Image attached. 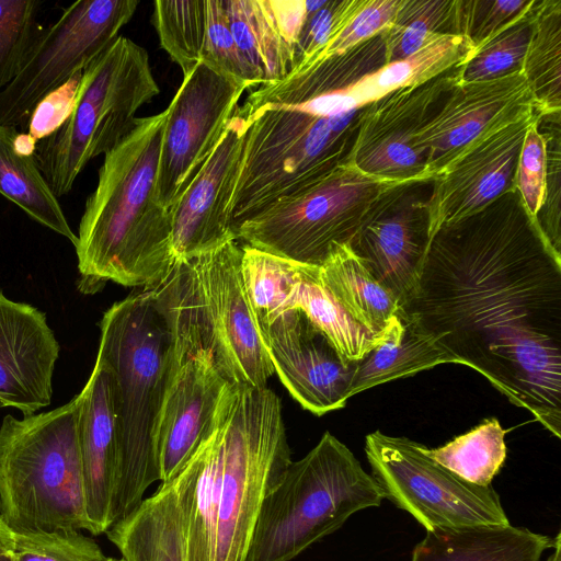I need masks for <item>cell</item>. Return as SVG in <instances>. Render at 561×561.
<instances>
[{
  "label": "cell",
  "mask_w": 561,
  "mask_h": 561,
  "mask_svg": "<svg viewBox=\"0 0 561 561\" xmlns=\"http://www.w3.org/2000/svg\"><path fill=\"white\" fill-rule=\"evenodd\" d=\"M402 310L561 437V254L515 188L434 233Z\"/></svg>",
  "instance_id": "6da1fadb"
},
{
  "label": "cell",
  "mask_w": 561,
  "mask_h": 561,
  "mask_svg": "<svg viewBox=\"0 0 561 561\" xmlns=\"http://www.w3.org/2000/svg\"><path fill=\"white\" fill-rule=\"evenodd\" d=\"M167 108L139 117L107 153L87 198L75 244L78 289L93 294L111 280L150 288L171 270V216L157 197Z\"/></svg>",
  "instance_id": "7a4b0ae2"
},
{
  "label": "cell",
  "mask_w": 561,
  "mask_h": 561,
  "mask_svg": "<svg viewBox=\"0 0 561 561\" xmlns=\"http://www.w3.org/2000/svg\"><path fill=\"white\" fill-rule=\"evenodd\" d=\"M98 356L110 367L117 415V467L111 526L160 481L154 431L162 404L169 332L149 288L114 302L100 321Z\"/></svg>",
  "instance_id": "3957f363"
},
{
  "label": "cell",
  "mask_w": 561,
  "mask_h": 561,
  "mask_svg": "<svg viewBox=\"0 0 561 561\" xmlns=\"http://www.w3.org/2000/svg\"><path fill=\"white\" fill-rule=\"evenodd\" d=\"M79 396L0 425V517L13 533L87 530Z\"/></svg>",
  "instance_id": "277c9868"
},
{
  "label": "cell",
  "mask_w": 561,
  "mask_h": 561,
  "mask_svg": "<svg viewBox=\"0 0 561 561\" xmlns=\"http://www.w3.org/2000/svg\"><path fill=\"white\" fill-rule=\"evenodd\" d=\"M217 434L214 561H245L261 506L291 462L279 398L267 387L229 383Z\"/></svg>",
  "instance_id": "5b68a950"
},
{
  "label": "cell",
  "mask_w": 561,
  "mask_h": 561,
  "mask_svg": "<svg viewBox=\"0 0 561 561\" xmlns=\"http://www.w3.org/2000/svg\"><path fill=\"white\" fill-rule=\"evenodd\" d=\"M383 499L354 454L325 432L304 458L289 463L265 497L245 561H290Z\"/></svg>",
  "instance_id": "8992f818"
},
{
  "label": "cell",
  "mask_w": 561,
  "mask_h": 561,
  "mask_svg": "<svg viewBox=\"0 0 561 561\" xmlns=\"http://www.w3.org/2000/svg\"><path fill=\"white\" fill-rule=\"evenodd\" d=\"M159 92L147 50L125 36L83 70L68 114L34 146L38 168L57 198L70 193L92 159L133 129L138 110Z\"/></svg>",
  "instance_id": "52a82bcc"
},
{
  "label": "cell",
  "mask_w": 561,
  "mask_h": 561,
  "mask_svg": "<svg viewBox=\"0 0 561 561\" xmlns=\"http://www.w3.org/2000/svg\"><path fill=\"white\" fill-rule=\"evenodd\" d=\"M169 332L162 404L154 431L161 483L173 481L213 432L229 385L194 299L184 261L149 288Z\"/></svg>",
  "instance_id": "ba28073f"
},
{
  "label": "cell",
  "mask_w": 561,
  "mask_h": 561,
  "mask_svg": "<svg viewBox=\"0 0 561 561\" xmlns=\"http://www.w3.org/2000/svg\"><path fill=\"white\" fill-rule=\"evenodd\" d=\"M405 184L366 174L348 161L245 220L234 236L273 255L321 266L333 247L350 244L382 202Z\"/></svg>",
  "instance_id": "9c48e42d"
},
{
  "label": "cell",
  "mask_w": 561,
  "mask_h": 561,
  "mask_svg": "<svg viewBox=\"0 0 561 561\" xmlns=\"http://www.w3.org/2000/svg\"><path fill=\"white\" fill-rule=\"evenodd\" d=\"M423 447L380 431L366 436L365 454L383 497L425 530L511 525L492 485L461 479L430 458Z\"/></svg>",
  "instance_id": "30bf717a"
},
{
  "label": "cell",
  "mask_w": 561,
  "mask_h": 561,
  "mask_svg": "<svg viewBox=\"0 0 561 561\" xmlns=\"http://www.w3.org/2000/svg\"><path fill=\"white\" fill-rule=\"evenodd\" d=\"M137 0H80L34 38L16 77L0 91V122L30 119L51 94L81 76L117 37Z\"/></svg>",
  "instance_id": "8fae6325"
},
{
  "label": "cell",
  "mask_w": 561,
  "mask_h": 561,
  "mask_svg": "<svg viewBox=\"0 0 561 561\" xmlns=\"http://www.w3.org/2000/svg\"><path fill=\"white\" fill-rule=\"evenodd\" d=\"M237 239L184 261L192 293L229 383L266 387L274 374L241 272Z\"/></svg>",
  "instance_id": "7c38bea8"
},
{
  "label": "cell",
  "mask_w": 561,
  "mask_h": 561,
  "mask_svg": "<svg viewBox=\"0 0 561 561\" xmlns=\"http://www.w3.org/2000/svg\"><path fill=\"white\" fill-rule=\"evenodd\" d=\"M248 89L204 61L184 76L167 107L157 197L168 210L219 142Z\"/></svg>",
  "instance_id": "4fadbf2b"
},
{
  "label": "cell",
  "mask_w": 561,
  "mask_h": 561,
  "mask_svg": "<svg viewBox=\"0 0 561 561\" xmlns=\"http://www.w3.org/2000/svg\"><path fill=\"white\" fill-rule=\"evenodd\" d=\"M459 79L460 66H456L421 85L396 90L365 105L350 161L383 180L432 181L425 178L415 140Z\"/></svg>",
  "instance_id": "5bb4252c"
},
{
  "label": "cell",
  "mask_w": 561,
  "mask_h": 561,
  "mask_svg": "<svg viewBox=\"0 0 561 561\" xmlns=\"http://www.w3.org/2000/svg\"><path fill=\"white\" fill-rule=\"evenodd\" d=\"M432 182H414L394 190L350 243L401 308L416 295L432 239Z\"/></svg>",
  "instance_id": "9a60e30c"
},
{
  "label": "cell",
  "mask_w": 561,
  "mask_h": 561,
  "mask_svg": "<svg viewBox=\"0 0 561 561\" xmlns=\"http://www.w3.org/2000/svg\"><path fill=\"white\" fill-rule=\"evenodd\" d=\"M533 111L536 102L522 70L485 81L459 79L416 137L425 178L433 181L468 144Z\"/></svg>",
  "instance_id": "2e32d148"
},
{
  "label": "cell",
  "mask_w": 561,
  "mask_h": 561,
  "mask_svg": "<svg viewBox=\"0 0 561 561\" xmlns=\"http://www.w3.org/2000/svg\"><path fill=\"white\" fill-rule=\"evenodd\" d=\"M533 111L462 148L432 182L428 201L431 236L491 204L514 188L524 137L540 118Z\"/></svg>",
  "instance_id": "e0dca14e"
},
{
  "label": "cell",
  "mask_w": 561,
  "mask_h": 561,
  "mask_svg": "<svg viewBox=\"0 0 561 561\" xmlns=\"http://www.w3.org/2000/svg\"><path fill=\"white\" fill-rule=\"evenodd\" d=\"M259 330L274 373L304 409L323 415L345 405L357 362H345L301 311L288 310Z\"/></svg>",
  "instance_id": "ac0fdd59"
},
{
  "label": "cell",
  "mask_w": 561,
  "mask_h": 561,
  "mask_svg": "<svg viewBox=\"0 0 561 561\" xmlns=\"http://www.w3.org/2000/svg\"><path fill=\"white\" fill-rule=\"evenodd\" d=\"M245 135L238 106L217 146L170 208L174 261L195 257L236 239L229 209L241 170Z\"/></svg>",
  "instance_id": "d6986e66"
},
{
  "label": "cell",
  "mask_w": 561,
  "mask_h": 561,
  "mask_svg": "<svg viewBox=\"0 0 561 561\" xmlns=\"http://www.w3.org/2000/svg\"><path fill=\"white\" fill-rule=\"evenodd\" d=\"M59 344L46 314L0 290V402L34 414L50 404Z\"/></svg>",
  "instance_id": "ffe728a7"
},
{
  "label": "cell",
  "mask_w": 561,
  "mask_h": 561,
  "mask_svg": "<svg viewBox=\"0 0 561 561\" xmlns=\"http://www.w3.org/2000/svg\"><path fill=\"white\" fill-rule=\"evenodd\" d=\"M79 396L78 440L90 534L111 527V506L117 467V415L113 376L96 356Z\"/></svg>",
  "instance_id": "44dd1931"
},
{
  "label": "cell",
  "mask_w": 561,
  "mask_h": 561,
  "mask_svg": "<svg viewBox=\"0 0 561 561\" xmlns=\"http://www.w3.org/2000/svg\"><path fill=\"white\" fill-rule=\"evenodd\" d=\"M556 537L524 527H476L426 530L411 561H540Z\"/></svg>",
  "instance_id": "7402d4cb"
},
{
  "label": "cell",
  "mask_w": 561,
  "mask_h": 561,
  "mask_svg": "<svg viewBox=\"0 0 561 561\" xmlns=\"http://www.w3.org/2000/svg\"><path fill=\"white\" fill-rule=\"evenodd\" d=\"M125 561H186L180 510L173 482L105 531Z\"/></svg>",
  "instance_id": "603a6c76"
},
{
  "label": "cell",
  "mask_w": 561,
  "mask_h": 561,
  "mask_svg": "<svg viewBox=\"0 0 561 561\" xmlns=\"http://www.w3.org/2000/svg\"><path fill=\"white\" fill-rule=\"evenodd\" d=\"M449 363L460 364L401 310L389 321L383 341L357 360L350 396Z\"/></svg>",
  "instance_id": "cb8c5ba5"
},
{
  "label": "cell",
  "mask_w": 561,
  "mask_h": 561,
  "mask_svg": "<svg viewBox=\"0 0 561 561\" xmlns=\"http://www.w3.org/2000/svg\"><path fill=\"white\" fill-rule=\"evenodd\" d=\"M217 423L172 481L181 515L186 561H214L218 504Z\"/></svg>",
  "instance_id": "d4e9b609"
},
{
  "label": "cell",
  "mask_w": 561,
  "mask_h": 561,
  "mask_svg": "<svg viewBox=\"0 0 561 561\" xmlns=\"http://www.w3.org/2000/svg\"><path fill=\"white\" fill-rule=\"evenodd\" d=\"M319 276L343 309L362 327L381 334L401 310L392 293L381 285L350 244L331 249Z\"/></svg>",
  "instance_id": "484cf974"
},
{
  "label": "cell",
  "mask_w": 561,
  "mask_h": 561,
  "mask_svg": "<svg viewBox=\"0 0 561 561\" xmlns=\"http://www.w3.org/2000/svg\"><path fill=\"white\" fill-rule=\"evenodd\" d=\"M20 138L16 127L0 122V195L75 245L77 236L58 198L46 183L33 152L21 149Z\"/></svg>",
  "instance_id": "4316f807"
},
{
  "label": "cell",
  "mask_w": 561,
  "mask_h": 561,
  "mask_svg": "<svg viewBox=\"0 0 561 561\" xmlns=\"http://www.w3.org/2000/svg\"><path fill=\"white\" fill-rule=\"evenodd\" d=\"M473 55L468 42L456 34L436 35L411 55L366 75L347 90L356 108L403 88L421 85L466 64Z\"/></svg>",
  "instance_id": "83f0119b"
},
{
  "label": "cell",
  "mask_w": 561,
  "mask_h": 561,
  "mask_svg": "<svg viewBox=\"0 0 561 561\" xmlns=\"http://www.w3.org/2000/svg\"><path fill=\"white\" fill-rule=\"evenodd\" d=\"M227 21L259 85L279 80L294 68V50L283 36L270 0H222Z\"/></svg>",
  "instance_id": "f1b7e54d"
},
{
  "label": "cell",
  "mask_w": 561,
  "mask_h": 561,
  "mask_svg": "<svg viewBox=\"0 0 561 561\" xmlns=\"http://www.w3.org/2000/svg\"><path fill=\"white\" fill-rule=\"evenodd\" d=\"M299 310L332 343L341 357L353 363L363 358L385 337L357 323L324 287L319 266L297 264V277L288 310Z\"/></svg>",
  "instance_id": "f546056e"
},
{
  "label": "cell",
  "mask_w": 561,
  "mask_h": 561,
  "mask_svg": "<svg viewBox=\"0 0 561 561\" xmlns=\"http://www.w3.org/2000/svg\"><path fill=\"white\" fill-rule=\"evenodd\" d=\"M522 71L542 116L561 111V0H537Z\"/></svg>",
  "instance_id": "4dcf8cb0"
},
{
  "label": "cell",
  "mask_w": 561,
  "mask_h": 561,
  "mask_svg": "<svg viewBox=\"0 0 561 561\" xmlns=\"http://www.w3.org/2000/svg\"><path fill=\"white\" fill-rule=\"evenodd\" d=\"M505 434L500 422L490 419L444 446H424L423 451L461 479L489 486L506 458Z\"/></svg>",
  "instance_id": "1f68e13d"
},
{
  "label": "cell",
  "mask_w": 561,
  "mask_h": 561,
  "mask_svg": "<svg viewBox=\"0 0 561 561\" xmlns=\"http://www.w3.org/2000/svg\"><path fill=\"white\" fill-rule=\"evenodd\" d=\"M297 262L242 244L241 272L259 328L288 311Z\"/></svg>",
  "instance_id": "d6a6232c"
},
{
  "label": "cell",
  "mask_w": 561,
  "mask_h": 561,
  "mask_svg": "<svg viewBox=\"0 0 561 561\" xmlns=\"http://www.w3.org/2000/svg\"><path fill=\"white\" fill-rule=\"evenodd\" d=\"M440 34H456V0H401L383 31L386 64L411 55Z\"/></svg>",
  "instance_id": "836d02e7"
},
{
  "label": "cell",
  "mask_w": 561,
  "mask_h": 561,
  "mask_svg": "<svg viewBox=\"0 0 561 561\" xmlns=\"http://www.w3.org/2000/svg\"><path fill=\"white\" fill-rule=\"evenodd\" d=\"M206 0H158L153 22L161 47L186 76L202 61Z\"/></svg>",
  "instance_id": "e575fe53"
},
{
  "label": "cell",
  "mask_w": 561,
  "mask_h": 561,
  "mask_svg": "<svg viewBox=\"0 0 561 561\" xmlns=\"http://www.w3.org/2000/svg\"><path fill=\"white\" fill-rule=\"evenodd\" d=\"M537 0L460 66L461 81H485L522 70Z\"/></svg>",
  "instance_id": "d590c367"
},
{
  "label": "cell",
  "mask_w": 561,
  "mask_h": 561,
  "mask_svg": "<svg viewBox=\"0 0 561 561\" xmlns=\"http://www.w3.org/2000/svg\"><path fill=\"white\" fill-rule=\"evenodd\" d=\"M42 4L37 0H0V91L16 77L38 34Z\"/></svg>",
  "instance_id": "8d00e7d4"
},
{
  "label": "cell",
  "mask_w": 561,
  "mask_h": 561,
  "mask_svg": "<svg viewBox=\"0 0 561 561\" xmlns=\"http://www.w3.org/2000/svg\"><path fill=\"white\" fill-rule=\"evenodd\" d=\"M206 3L207 20L202 61L248 90L257 87L259 80L233 38L222 0H206Z\"/></svg>",
  "instance_id": "74e56055"
},
{
  "label": "cell",
  "mask_w": 561,
  "mask_h": 561,
  "mask_svg": "<svg viewBox=\"0 0 561 561\" xmlns=\"http://www.w3.org/2000/svg\"><path fill=\"white\" fill-rule=\"evenodd\" d=\"M14 561H98L100 546L81 530L14 533Z\"/></svg>",
  "instance_id": "f35d334b"
},
{
  "label": "cell",
  "mask_w": 561,
  "mask_h": 561,
  "mask_svg": "<svg viewBox=\"0 0 561 561\" xmlns=\"http://www.w3.org/2000/svg\"><path fill=\"white\" fill-rule=\"evenodd\" d=\"M359 0H306V18L294 46V68L311 62L352 15Z\"/></svg>",
  "instance_id": "ab89813d"
},
{
  "label": "cell",
  "mask_w": 561,
  "mask_h": 561,
  "mask_svg": "<svg viewBox=\"0 0 561 561\" xmlns=\"http://www.w3.org/2000/svg\"><path fill=\"white\" fill-rule=\"evenodd\" d=\"M531 3L533 0H456V34L474 53Z\"/></svg>",
  "instance_id": "60d3db41"
},
{
  "label": "cell",
  "mask_w": 561,
  "mask_h": 561,
  "mask_svg": "<svg viewBox=\"0 0 561 561\" xmlns=\"http://www.w3.org/2000/svg\"><path fill=\"white\" fill-rule=\"evenodd\" d=\"M400 2L401 0H359L352 15L308 65L343 54L387 30Z\"/></svg>",
  "instance_id": "b9f144b4"
},
{
  "label": "cell",
  "mask_w": 561,
  "mask_h": 561,
  "mask_svg": "<svg viewBox=\"0 0 561 561\" xmlns=\"http://www.w3.org/2000/svg\"><path fill=\"white\" fill-rule=\"evenodd\" d=\"M539 121L527 129L514 178V188L534 218L543 205L547 179V137L539 129Z\"/></svg>",
  "instance_id": "7bdbcfd3"
},
{
  "label": "cell",
  "mask_w": 561,
  "mask_h": 561,
  "mask_svg": "<svg viewBox=\"0 0 561 561\" xmlns=\"http://www.w3.org/2000/svg\"><path fill=\"white\" fill-rule=\"evenodd\" d=\"M543 117V116H542ZM550 123L547 137L546 197L536 220L552 249L561 254V162H560V113L546 115Z\"/></svg>",
  "instance_id": "ee69618b"
},
{
  "label": "cell",
  "mask_w": 561,
  "mask_h": 561,
  "mask_svg": "<svg viewBox=\"0 0 561 561\" xmlns=\"http://www.w3.org/2000/svg\"><path fill=\"white\" fill-rule=\"evenodd\" d=\"M14 548V533L0 517V553L12 552Z\"/></svg>",
  "instance_id": "f6af8a7d"
},
{
  "label": "cell",
  "mask_w": 561,
  "mask_h": 561,
  "mask_svg": "<svg viewBox=\"0 0 561 561\" xmlns=\"http://www.w3.org/2000/svg\"><path fill=\"white\" fill-rule=\"evenodd\" d=\"M553 552L548 557L546 561H561V533L559 531L556 536Z\"/></svg>",
  "instance_id": "bcb514c9"
},
{
  "label": "cell",
  "mask_w": 561,
  "mask_h": 561,
  "mask_svg": "<svg viewBox=\"0 0 561 561\" xmlns=\"http://www.w3.org/2000/svg\"><path fill=\"white\" fill-rule=\"evenodd\" d=\"M0 561H14L13 553L12 552L0 553Z\"/></svg>",
  "instance_id": "7dc6e473"
},
{
  "label": "cell",
  "mask_w": 561,
  "mask_h": 561,
  "mask_svg": "<svg viewBox=\"0 0 561 561\" xmlns=\"http://www.w3.org/2000/svg\"><path fill=\"white\" fill-rule=\"evenodd\" d=\"M98 561H125V560L123 558L117 559V558L105 557L104 559L98 560Z\"/></svg>",
  "instance_id": "c3c4849f"
},
{
  "label": "cell",
  "mask_w": 561,
  "mask_h": 561,
  "mask_svg": "<svg viewBox=\"0 0 561 561\" xmlns=\"http://www.w3.org/2000/svg\"><path fill=\"white\" fill-rule=\"evenodd\" d=\"M1 408H4V405L2 404V402H0V409H1Z\"/></svg>",
  "instance_id": "681fc988"
}]
</instances>
